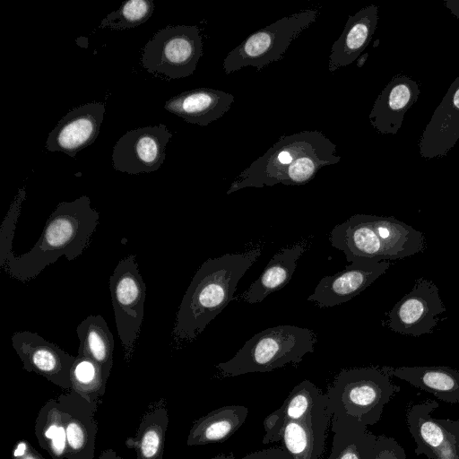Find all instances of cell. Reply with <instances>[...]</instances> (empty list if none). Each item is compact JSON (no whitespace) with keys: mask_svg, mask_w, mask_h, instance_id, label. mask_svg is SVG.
Instances as JSON below:
<instances>
[{"mask_svg":"<svg viewBox=\"0 0 459 459\" xmlns=\"http://www.w3.org/2000/svg\"><path fill=\"white\" fill-rule=\"evenodd\" d=\"M56 398L65 417L66 459H94L99 403L89 402L73 390Z\"/></svg>","mask_w":459,"mask_h":459,"instance_id":"obj_17","label":"cell"},{"mask_svg":"<svg viewBox=\"0 0 459 459\" xmlns=\"http://www.w3.org/2000/svg\"><path fill=\"white\" fill-rule=\"evenodd\" d=\"M419 94V85L414 80L405 75L394 76L374 102L370 124L380 134H395Z\"/></svg>","mask_w":459,"mask_h":459,"instance_id":"obj_19","label":"cell"},{"mask_svg":"<svg viewBox=\"0 0 459 459\" xmlns=\"http://www.w3.org/2000/svg\"><path fill=\"white\" fill-rule=\"evenodd\" d=\"M459 421V420H457Z\"/></svg>","mask_w":459,"mask_h":459,"instance_id":"obj_39","label":"cell"},{"mask_svg":"<svg viewBox=\"0 0 459 459\" xmlns=\"http://www.w3.org/2000/svg\"><path fill=\"white\" fill-rule=\"evenodd\" d=\"M306 246L303 240L275 254L261 275L243 293V299L249 304L259 303L269 294L282 289L290 281Z\"/></svg>","mask_w":459,"mask_h":459,"instance_id":"obj_23","label":"cell"},{"mask_svg":"<svg viewBox=\"0 0 459 459\" xmlns=\"http://www.w3.org/2000/svg\"><path fill=\"white\" fill-rule=\"evenodd\" d=\"M168 425V410L160 401L143 415L135 436L127 437L125 444L135 451L136 459H164Z\"/></svg>","mask_w":459,"mask_h":459,"instance_id":"obj_25","label":"cell"},{"mask_svg":"<svg viewBox=\"0 0 459 459\" xmlns=\"http://www.w3.org/2000/svg\"><path fill=\"white\" fill-rule=\"evenodd\" d=\"M390 264L388 261L352 262L344 270L321 279L307 300L316 303L319 307L347 302L384 274Z\"/></svg>","mask_w":459,"mask_h":459,"instance_id":"obj_14","label":"cell"},{"mask_svg":"<svg viewBox=\"0 0 459 459\" xmlns=\"http://www.w3.org/2000/svg\"><path fill=\"white\" fill-rule=\"evenodd\" d=\"M316 342V334L307 328L273 326L255 334L232 359L219 363L217 368L225 377L269 372L299 363L307 353L314 351Z\"/></svg>","mask_w":459,"mask_h":459,"instance_id":"obj_6","label":"cell"},{"mask_svg":"<svg viewBox=\"0 0 459 459\" xmlns=\"http://www.w3.org/2000/svg\"><path fill=\"white\" fill-rule=\"evenodd\" d=\"M247 415L248 409L242 405L215 409L195 421L186 445L193 446L224 442L243 425Z\"/></svg>","mask_w":459,"mask_h":459,"instance_id":"obj_24","label":"cell"},{"mask_svg":"<svg viewBox=\"0 0 459 459\" xmlns=\"http://www.w3.org/2000/svg\"><path fill=\"white\" fill-rule=\"evenodd\" d=\"M325 403V394L309 380H303L291 390L283 404L264 420V437L273 434L286 421L299 420L307 417Z\"/></svg>","mask_w":459,"mask_h":459,"instance_id":"obj_27","label":"cell"},{"mask_svg":"<svg viewBox=\"0 0 459 459\" xmlns=\"http://www.w3.org/2000/svg\"><path fill=\"white\" fill-rule=\"evenodd\" d=\"M117 333L125 359L131 358L143 320L146 286L134 255L121 259L109 278Z\"/></svg>","mask_w":459,"mask_h":459,"instance_id":"obj_8","label":"cell"},{"mask_svg":"<svg viewBox=\"0 0 459 459\" xmlns=\"http://www.w3.org/2000/svg\"><path fill=\"white\" fill-rule=\"evenodd\" d=\"M331 417L326 403L307 417L284 422L276 431L263 437V444L281 441L292 459H319L324 452Z\"/></svg>","mask_w":459,"mask_h":459,"instance_id":"obj_15","label":"cell"},{"mask_svg":"<svg viewBox=\"0 0 459 459\" xmlns=\"http://www.w3.org/2000/svg\"><path fill=\"white\" fill-rule=\"evenodd\" d=\"M105 106L91 102L68 112L49 133L46 148L70 157L94 143L103 121Z\"/></svg>","mask_w":459,"mask_h":459,"instance_id":"obj_16","label":"cell"},{"mask_svg":"<svg viewBox=\"0 0 459 459\" xmlns=\"http://www.w3.org/2000/svg\"><path fill=\"white\" fill-rule=\"evenodd\" d=\"M318 9L308 8L283 17L252 33L231 50L223 60L226 74L253 66L257 72L284 57L291 42L312 24Z\"/></svg>","mask_w":459,"mask_h":459,"instance_id":"obj_7","label":"cell"},{"mask_svg":"<svg viewBox=\"0 0 459 459\" xmlns=\"http://www.w3.org/2000/svg\"><path fill=\"white\" fill-rule=\"evenodd\" d=\"M260 247L207 259L195 273L179 305L171 335L193 342L234 299L237 285L261 255Z\"/></svg>","mask_w":459,"mask_h":459,"instance_id":"obj_3","label":"cell"},{"mask_svg":"<svg viewBox=\"0 0 459 459\" xmlns=\"http://www.w3.org/2000/svg\"><path fill=\"white\" fill-rule=\"evenodd\" d=\"M383 368L391 377L404 380L440 401L459 403V371L455 368L443 366Z\"/></svg>","mask_w":459,"mask_h":459,"instance_id":"obj_22","label":"cell"},{"mask_svg":"<svg viewBox=\"0 0 459 459\" xmlns=\"http://www.w3.org/2000/svg\"><path fill=\"white\" fill-rule=\"evenodd\" d=\"M152 0H129L102 20L100 27L111 30H126L145 22L153 13Z\"/></svg>","mask_w":459,"mask_h":459,"instance_id":"obj_31","label":"cell"},{"mask_svg":"<svg viewBox=\"0 0 459 459\" xmlns=\"http://www.w3.org/2000/svg\"><path fill=\"white\" fill-rule=\"evenodd\" d=\"M367 56H368V54L366 53L365 55H363V56H361L360 58H359V61H358V66L360 67L363 65V63L364 61L367 59Z\"/></svg>","mask_w":459,"mask_h":459,"instance_id":"obj_38","label":"cell"},{"mask_svg":"<svg viewBox=\"0 0 459 459\" xmlns=\"http://www.w3.org/2000/svg\"><path fill=\"white\" fill-rule=\"evenodd\" d=\"M446 8L450 10L452 14H454L459 20V0H447L444 2Z\"/></svg>","mask_w":459,"mask_h":459,"instance_id":"obj_35","label":"cell"},{"mask_svg":"<svg viewBox=\"0 0 459 459\" xmlns=\"http://www.w3.org/2000/svg\"><path fill=\"white\" fill-rule=\"evenodd\" d=\"M11 459H45L26 440H19L13 447Z\"/></svg>","mask_w":459,"mask_h":459,"instance_id":"obj_33","label":"cell"},{"mask_svg":"<svg viewBox=\"0 0 459 459\" xmlns=\"http://www.w3.org/2000/svg\"><path fill=\"white\" fill-rule=\"evenodd\" d=\"M100 213L82 195L72 202H61L48 217L35 245L22 255L12 249L1 255L0 265L16 280L36 278L61 256L72 262L88 247L99 224Z\"/></svg>","mask_w":459,"mask_h":459,"instance_id":"obj_1","label":"cell"},{"mask_svg":"<svg viewBox=\"0 0 459 459\" xmlns=\"http://www.w3.org/2000/svg\"><path fill=\"white\" fill-rule=\"evenodd\" d=\"M446 312L438 288L423 277L387 313L385 325L392 331L411 336L430 333Z\"/></svg>","mask_w":459,"mask_h":459,"instance_id":"obj_11","label":"cell"},{"mask_svg":"<svg viewBox=\"0 0 459 459\" xmlns=\"http://www.w3.org/2000/svg\"><path fill=\"white\" fill-rule=\"evenodd\" d=\"M231 93L211 88H198L181 92L165 103V109L186 122L207 126L221 118L231 107Z\"/></svg>","mask_w":459,"mask_h":459,"instance_id":"obj_21","label":"cell"},{"mask_svg":"<svg viewBox=\"0 0 459 459\" xmlns=\"http://www.w3.org/2000/svg\"><path fill=\"white\" fill-rule=\"evenodd\" d=\"M70 378L73 391L89 402L100 403L106 391L107 382L103 378L100 365L92 359L78 355L72 366Z\"/></svg>","mask_w":459,"mask_h":459,"instance_id":"obj_30","label":"cell"},{"mask_svg":"<svg viewBox=\"0 0 459 459\" xmlns=\"http://www.w3.org/2000/svg\"><path fill=\"white\" fill-rule=\"evenodd\" d=\"M371 459H406V454L394 437L380 435L377 436Z\"/></svg>","mask_w":459,"mask_h":459,"instance_id":"obj_32","label":"cell"},{"mask_svg":"<svg viewBox=\"0 0 459 459\" xmlns=\"http://www.w3.org/2000/svg\"><path fill=\"white\" fill-rule=\"evenodd\" d=\"M378 22V6L370 4L349 15L344 29L333 44L329 56L330 73L347 66L359 58L370 42Z\"/></svg>","mask_w":459,"mask_h":459,"instance_id":"obj_20","label":"cell"},{"mask_svg":"<svg viewBox=\"0 0 459 459\" xmlns=\"http://www.w3.org/2000/svg\"><path fill=\"white\" fill-rule=\"evenodd\" d=\"M242 459H292L290 455L281 447L266 448L245 455Z\"/></svg>","mask_w":459,"mask_h":459,"instance_id":"obj_34","label":"cell"},{"mask_svg":"<svg viewBox=\"0 0 459 459\" xmlns=\"http://www.w3.org/2000/svg\"><path fill=\"white\" fill-rule=\"evenodd\" d=\"M96 459H124L120 455L117 454V452L113 449L104 450L100 455Z\"/></svg>","mask_w":459,"mask_h":459,"instance_id":"obj_36","label":"cell"},{"mask_svg":"<svg viewBox=\"0 0 459 459\" xmlns=\"http://www.w3.org/2000/svg\"><path fill=\"white\" fill-rule=\"evenodd\" d=\"M341 160L336 145L318 130L282 135L233 180L230 195L246 187L305 185L323 167Z\"/></svg>","mask_w":459,"mask_h":459,"instance_id":"obj_2","label":"cell"},{"mask_svg":"<svg viewBox=\"0 0 459 459\" xmlns=\"http://www.w3.org/2000/svg\"><path fill=\"white\" fill-rule=\"evenodd\" d=\"M11 341L24 370L40 375L62 389H72L70 373L74 356L30 331L15 332Z\"/></svg>","mask_w":459,"mask_h":459,"instance_id":"obj_13","label":"cell"},{"mask_svg":"<svg viewBox=\"0 0 459 459\" xmlns=\"http://www.w3.org/2000/svg\"><path fill=\"white\" fill-rule=\"evenodd\" d=\"M203 55V40L197 26H168L145 45L142 65L150 73L170 79L194 74Z\"/></svg>","mask_w":459,"mask_h":459,"instance_id":"obj_9","label":"cell"},{"mask_svg":"<svg viewBox=\"0 0 459 459\" xmlns=\"http://www.w3.org/2000/svg\"><path fill=\"white\" fill-rule=\"evenodd\" d=\"M34 429L39 446L52 459H66L65 417L57 398L48 400L40 408Z\"/></svg>","mask_w":459,"mask_h":459,"instance_id":"obj_28","label":"cell"},{"mask_svg":"<svg viewBox=\"0 0 459 459\" xmlns=\"http://www.w3.org/2000/svg\"><path fill=\"white\" fill-rule=\"evenodd\" d=\"M459 141V75L434 111L419 143L424 159L441 158Z\"/></svg>","mask_w":459,"mask_h":459,"instance_id":"obj_18","label":"cell"},{"mask_svg":"<svg viewBox=\"0 0 459 459\" xmlns=\"http://www.w3.org/2000/svg\"><path fill=\"white\" fill-rule=\"evenodd\" d=\"M435 400L413 403L406 413L415 454L428 459H459V421L432 416L437 409Z\"/></svg>","mask_w":459,"mask_h":459,"instance_id":"obj_10","label":"cell"},{"mask_svg":"<svg viewBox=\"0 0 459 459\" xmlns=\"http://www.w3.org/2000/svg\"><path fill=\"white\" fill-rule=\"evenodd\" d=\"M330 241L351 263L403 259L426 248L421 231L394 217L368 214H355L336 225Z\"/></svg>","mask_w":459,"mask_h":459,"instance_id":"obj_4","label":"cell"},{"mask_svg":"<svg viewBox=\"0 0 459 459\" xmlns=\"http://www.w3.org/2000/svg\"><path fill=\"white\" fill-rule=\"evenodd\" d=\"M79 339L78 355L95 360L108 383L113 367L115 341L106 320L100 316H89L76 327Z\"/></svg>","mask_w":459,"mask_h":459,"instance_id":"obj_26","label":"cell"},{"mask_svg":"<svg viewBox=\"0 0 459 459\" xmlns=\"http://www.w3.org/2000/svg\"><path fill=\"white\" fill-rule=\"evenodd\" d=\"M331 454L328 459H371L377 436L368 426L352 423L333 431Z\"/></svg>","mask_w":459,"mask_h":459,"instance_id":"obj_29","label":"cell"},{"mask_svg":"<svg viewBox=\"0 0 459 459\" xmlns=\"http://www.w3.org/2000/svg\"><path fill=\"white\" fill-rule=\"evenodd\" d=\"M210 459H235V456L233 454L230 455H219Z\"/></svg>","mask_w":459,"mask_h":459,"instance_id":"obj_37","label":"cell"},{"mask_svg":"<svg viewBox=\"0 0 459 459\" xmlns=\"http://www.w3.org/2000/svg\"><path fill=\"white\" fill-rule=\"evenodd\" d=\"M172 137L165 125L127 131L114 146L113 167L128 174L150 173L162 165Z\"/></svg>","mask_w":459,"mask_h":459,"instance_id":"obj_12","label":"cell"},{"mask_svg":"<svg viewBox=\"0 0 459 459\" xmlns=\"http://www.w3.org/2000/svg\"><path fill=\"white\" fill-rule=\"evenodd\" d=\"M399 391L383 367L342 370L325 393L332 431L347 424L377 423L385 406Z\"/></svg>","mask_w":459,"mask_h":459,"instance_id":"obj_5","label":"cell"}]
</instances>
